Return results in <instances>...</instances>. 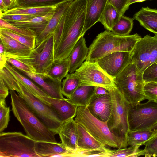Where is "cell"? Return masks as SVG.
<instances>
[{
	"instance_id": "9c48e42d",
	"label": "cell",
	"mask_w": 157,
	"mask_h": 157,
	"mask_svg": "<svg viewBox=\"0 0 157 157\" xmlns=\"http://www.w3.org/2000/svg\"><path fill=\"white\" fill-rule=\"evenodd\" d=\"M24 63L33 73L46 74L54 61V43L53 34L42 42L36 44L26 56H12Z\"/></svg>"
},
{
	"instance_id": "5b68a950",
	"label": "cell",
	"mask_w": 157,
	"mask_h": 157,
	"mask_svg": "<svg viewBox=\"0 0 157 157\" xmlns=\"http://www.w3.org/2000/svg\"><path fill=\"white\" fill-rule=\"evenodd\" d=\"M75 120L105 146L122 148L121 141L110 131L107 121H103L97 118L90 113L86 106L78 107Z\"/></svg>"
},
{
	"instance_id": "d6986e66",
	"label": "cell",
	"mask_w": 157,
	"mask_h": 157,
	"mask_svg": "<svg viewBox=\"0 0 157 157\" xmlns=\"http://www.w3.org/2000/svg\"><path fill=\"white\" fill-rule=\"evenodd\" d=\"M35 150L39 157H74V152L67 150L61 143L36 142Z\"/></svg>"
},
{
	"instance_id": "9a60e30c",
	"label": "cell",
	"mask_w": 157,
	"mask_h": 157,
	"mask_svg": "<svg viewBox=\"0 0 157 157\" xmlns=\"http://www.w3.org/2000/svg\"><path fill=\"white\" fill-rule=\"evenodd\" d=\"M86 107L90 113L97 118L103 121H107L112 108V100L109 94H94Z\"/></svg>"
},
{
	"instance_id": "7c38bea8",
	"label": "cell",
	"mask_w": 157,
	"mask_h": 157,
	"mask_svg": "<svg viewBox=\"0 0 157 157\" xmlns=\"http://www.w3.org/2000/svg\"><path fill=\"white\" fill-rule=\"evenodd\" d=\"M74 74L79 79L80 85L99 86L106 89L116 86L114 79L95 61L86 60L76 70Z\"/></svg>"
},
{
	"instance_id": "ac0fdd59",
	"label": "cell",
	"mask_w": 157,
	"mask_h": 157,
	"mask_svg": "<svg viewBox=\"0 0 157 157\" xmlns=\"http://www.w3.org/2000/svg\"><path fill=\"white\" fill-rule=\"evenodd\" d=\"M107 3V0H86L82 36H84L86 32L96 23L99 22Z\"/></svg>"
},
{
	"instance_id": "4dcf8cb0",
	"label": "cell",
	"mask_w": 157,
	"mask_h": 157,
	"mask_svg": "<svg viewBox=\"0 0 157 157\" xmlns=\"http://www.w3.org/2000/svg\"><path fill=\"white\" fill-rule=\"evenodd\" d=\"M153 134L151 130H129L127 138V145L140 146L145 145Z\"/></svg>"
},
{
	"instance_id": "f546056e",
	"label": "cell",
	"mask_w": 157,
	"mask_h": 157,
	"mask_svg": "<svg viewBox=\"0 0 157 157\" xmlns=\"http://www.w3.org/2000/svg\"><path fill=\"white\" fill-rule=\"evenodd\" d=\"M121 16L114 6L107 2L99 22L103 25L107 30L111 31Z\"/></svg>"
},
{
	"instance_id": "603a6c76",
	"label": "cell",
	"mask_w": 157,
	"mask_h": 157,
	"mask_svg": "<svg viewBox=\"0 0 157 157\" xmlns=\"http://www.w3.org/2000/svg\"><path fill=\"white\" fill-rule=\"evenodd\" d=\"M132 19L147 30L157 34V10L142 7L134 14Z\"/></svg>"
},
{
	"instance_id": "44dd1931",
	"label": "cell",
	"mask_w": 157,
	"mask_h": 157,
	"mask_svg": "<svg viewBox=\"0 0 157 157\" xmlns=\"http://www.w3.org/2000/svg\"><path fill=\"white\" fill-rule=\"evenodd\" d=\"M77 126L78 131V149L101 151L106 150L107 148L105 146L95 139L82 126L77 123Z\"/></svg>"
},
{
	"instance_id": "ee69618b",
	"label": "cell",
	"mask_w": 157,
	"mask_h": 157,
	"mask_svg": "<svg viewBox=\"0 0 157 157\" xmlns=\"http://www.w3.org/2000/svg\"><path fill=\"white\" fill-rule=\"evenodd\" d=\"M128 0H107V2L116 9L121 15H123L128 10L126 7Z\"/></svg>"
},
{
	"instance_id": "836d02e7",
	"label": "cell",
	"mask_w": 157,
	"mask_h": 157,
	"mask_svg": "<svg viewBox=\"0 0 157 157\" xmlns=\"http://www.w3.org/2000/svg\"><path fill=\"white\" fill-rule=\"evenodd\" d=\"M140 146H131L130 147L118 149L116 150L109 149L108 152V157H136L144 155V150H140Z\"/></svg>"
},
{
	"instance_id": "f35d334b",
	"label": "cell",
	"mask_w": 157,
	"mask_h": 157,
	"mask_svg": "<svg viewBox=\"0 0 157 157\" xmlns=\"http://www.w3.org/2000/svg\"><path fill=\"white\" fill-rule=\"evenodd\" d=\"M143 90L146 99L157 100V82H144Z\"/></svg>"
},
{
	"instance_id": "83f0119b",
	"label": "cell",
	"mask_w": 157,
	"mask_h": 157,
	"mask_svg": "<svg viewBox=\"0 0 157 157\" xmlns=\"http://www.w3.org/2000/svg\"><path fill=\"white\" fill-rule=\"evenodd\" d=\"M4 67L22 82L33 95L40 99L42 97H49L34 82L25 75H22L19 70L9 63L7 62Z\"/></svg>"
},
{
	"instance_id": "d4e9b609",
	"label": "cell",
	"mask_w": 157,
	"mask_h": 157,
	"mask_svg": "<svg viewBox=\"0 0 157 157\" xmlns=\"http://www.w3.org/2000/svg\"><path fill=\"white\" fill-rule=\"evenodd\" d=\"M96 87L80 85L70 98L65 99L78 107L86 106L94 94Z\"/></svg>"
},
{
	"instance_id": "f6af8a7d",
	"label": "cell",
	"mask_w": 157,
	"mask_h": 157,
	"mask_svg": "<svg viewBox=\"0 0 157 157\" xmlns=\"http://www.w3.org/2000/svg\"><path fill=\"white\" fill-rule=\"evenodd\" d=\"M9 89L3 80L0 78V99H5L9 94Z\"/></svg>"
},
{
	"instance_id": "8d00e7d4",
	"label": "cell",
	"mask_w": 157,
	"mask_h": 157,
	"mask_svg": "<svg viewBox=\"0 0 157 157\" xmlns=\"http://www.w3.org/2000/svg\"><path fill=\"white\" fill-rule=\"evenodd\" d=\"M0 28L7 29L22 35L36 37V33L28 29L20 28L14 25L3 19L0 18Z\"/></svg>"
},
{
	"instance_id": "4316f807",
	"label": "cell",
	"mask_w": 157,
	"mask_h": 157,
	"mask_svg": "<svg viewBox=\"0 0 157 157\" xmlns=\"http://www.w3.org/2000/svg\"><path fill=\"white\" fill-rule=\"evenodd\" d=\"M62 3L48 6L24 7H15L9 9L3 13H0V15L2 16L5 15L21 14L33 15L36 17L42 16L54 11L59 5Z\"/></svg>"
},
{
	"instance_id": "30bf717a",
	"label": "cell",
	"mask_w": 157,
	"mask_h": 157,
	"mask_svg": "<svg viewBox=\"0 0 157 157\" xmlns=\"http://www.w3.org/2000/svg\"><path fill=\"white\" fill-rule=\"evenodd\" d=\"M128 116L129 130H151L157 125V100L129 105Z\"/></svg>"
},
{
	"instance_id": "d6a6232c",
	"label": "cell",
	"mask_w": 157,
	"mask_h": 157,
	"mask_svg": "<svg viewBox=\"0 0 157 157\" xmlns=\"http://www.w3.org/2000/svg\"><path fill=\"white\" fill-rule=\"evenodd\" d=\"M133 20L132 18L123 15H121L111 31L118 35L124 36L129 35L133 28Z\"/></svg>"
},
{
	"instance_id": "277c9868",
	"label": "cell",
	"mask_w": 157,
	"mask_h": 157,
	"mask_svg": "<svg viewBox=\"0 0 157 157\" xmlns=\"http://www.w3.org/2000/svg\"><path fill=\"white\" fill-rule=\"evenodd\" d=\"M107 90L112 102L111 111L107 122L108 126L112 133L121 141L122 148L127 147L129 131L128 115L130 104L117 86Z\"/></svg>"
},
{
	"instance_id": "2e32d148",
	"label": "cell",
	"mask_w": 157,
	"mask_h": 157,
	"mask_svg": "<svg viewBox=\"0 0 157 157\" xmlns=\"http://www.w3.org/2000/svg\"><path fill=\"white\" fill-rule=\"evenodd\" d=\"M43 102L51 106L56 112L63 123L76 116L78 107L67 101L65 98L62 99L42 97Z\"/></svg>"
},
{
	"instance_id": "11a10c76",
	"label": "cell",
	"mask_w": 157,
	"mask_h": 157,
	"mask_svg": "<svg viewBox=\"0 0 157 157\" xmlns=\"http://www.w3.org/2000/svg\"><path fill=\"white\" fill-rule=\"evenodd\" d=\"M12 0L13 2V4H14V7H15V6L16 4V2L17 0Z\"/></svg>"
},
{
	"instance_id": "7bdbcfd3",
	"label": "cell",
	"mask_w": 157,
	"mask_h": 157,
	"mask_svg": "<svg viewBox=\"0 0 157 157\" xmlns=\"http://www.w3.org/2000/svg\"><path fill=\"white\" fill-rule=\"evenodd\" d=\"M7 62L20 71L33 72L29 67L21 61L14 58L6 57Z\"/></svg>"
},
{
	"instance_id": "8fae6325",
	"label": "cell",
	"mask_w": 157,
	"mask_h": 157,
	"mask_svg": "<svg viewBox=\"0 0 157 157\" xmlns=\"http://www.w3.org/2000/svg\"><path fill=\"white\" fill-rule=\"evenodd\" d=\"M130 63L134 64L143 73L157 62V34L153 36L145 35L136 44L130 52Z\"/></svg>"
},
{
	"instance_id": "681fc988",
	"label": "cell",
	"mask_w": 157,
	"mask_h": 157,
	"mask_svg": "<svg viewBox=\"0 0 157 157\" xmlns=\"http://www.w3.org/2000/svg\"><path fill=\"white\" fill-rule=\"evenodd\" d=\"M9 9L14 7V5L12 0H2Z\"/></svg>"
},
{
	"instance_id": "ab89813d",
	"label": "cell",
	"mask_w": 157,
	"mask_h": 157,
	"mask_svg": "<svg viewBox=\"0 0 157 157\" xmlns=\"http://www.w3.org/2000/svg\"><path fill=\"white\" fill-rule=\"evenodd\" d=\"M142 74L144 82H157V62L147 68Z\"/></svg>"
},
{
	"instance_id": "f5cc1de1",
	"label": "cell",
	"mask_w": 157,
	"mask_h": 157,
	"mask_svg": "<svg viewBox=\"0 0 157 157\" xmlns=\"http://www.w3.org/2000/svg\"><path fill=\"white\" fill-rule=\"evenodd\" d=\"M153 132H157V125L155 126L151 130Z\"/></svg>"
},
{
	"instance_id": "bcb514c9",
	"label": "cell",
	"mask_w": 157,
	"mask_h": 157,
	"mask_svg": "<svg viewBox=\"0 0 157 157\" xmlns=\"http://www.w3.org/2000/svg\"><path fill=\"white\" fill-rule=\"evenodd\" d=\"M109 92L105 88L99 86H96L94 94L96 95H103L109 94Z\"/></svg>"
},
{
	"instance_id": "7a4b0ae2",
	"label": "cell",
	"mask_w": 157,
	"mask_h": 157,
	"mask_svg": "<svg viewBox=\"0 0 157 157\" xmlns=\"http://www.w3.org/2000/svg\"><path fill=\"white\" fill-rule=\"evenodd\" d=\"M12 111L28 136L36 142L57 143L54 132L49 129L15 91H10Z\"/></svg>"
},
{
	"instance_id": "cb8c5ba5",
	"label": "cell",
	"mask_w": 157,
	"mask_h": 157,
	"mask_svg": "<svg viewBox=\"0 0 157 157\" xmlns=\"http://www.w3.org/2000/svg\"><path fill=\"white\" fill-rule=\"evenodd\" d=\"M72 1L61 4L55 9L53 16L48 23L43 31L36 37V44L42 42L53 33L66 8Z\"/></svg>"
},
{
	"instance_id": "484cf974",
	"label": "cell",
	"mask_w": 157,
	"mask_h": 157,
	"mask_svg": "<svg viewBox=\"0 0 157 157\" xmlns=\"http://www.w3.org/2000/svg\"><path fill=\"white\" fill-rule=\"evenodd\" d=\"M55 10L46 15L35 17L28 20L10 23L20 28L31 29L36 33L37 36L43 31L53 16Z\"/></svg>"
},
{
	"instance_id": "c3c4849f",
	"label": "cell",
	"mask_w": 157,
	"mask_h": 157,
	"mask_svg": "<svg viewBox=\"0 0 157 157\" xmlns=\"http://www.w3.org/2000/svg\"><path fill=\"white\" fill-rule=\"evenodd\" d=\"M9 9L2 0H0V13H3Z\"/></svg>"
},
{
	"instance_id": "db71d44e",
	"label": "cell",
	"mask_w": 157,
	"mask_h": 157,
	"mask_svg": "<svg viewBox=\"0 0 157 157\" xmlns=\"http://www.w3.org/2000/svg\"><path fill=\"white\" fill-rule=\"evenodd\" d=\"M154 137H157V132H153V134L152 135V136H151L150 139H151V138H153Z\"/></svg>"
},
{
	"instance_id": "7dc6e473",
	"label": "cell",
	"mask_w": 157,
	"mask_h": 157,
	"mask_svg": "<svg viewBox=\"0 0 157 157\" xmlns=\"http://www.w3.org/2000/svg\"><path fill=\"white\" fill-rule=\"evenodd\" d=\"M6 63V58L5 55L0 54V69H3Z\"/></svg>"
},
{
	"instance_id": "f1b7e54d",
	"label": "cell",
	"mask_w": 157,
	"mask_h": 157,
	"mask_svg": "<svg viewBox=\"0 0 157 157\" xmlns=\"http://www.w3.org/2000/svg\"><path fill=\"white\" fill-rule=\"evenodd\" d=\"M69 65L67 58L54 60L46 74L51 78L61 82L68 74Z\"/></svg>"
},
{
	"instance_id": "4fadbf2b",
	"label": "cell",
	"mask_w": 157,
	"mask_h": 157,
	"mask_svg": "<svg viewBox=\"0 0 157 157\" xmlns=\"http://www.w3.org/2000/svg\"><path fill=\"white\" fill-rule=\"evenodd\" d=\"M99 66L114 79L130 63V52H113L95 61Z\"/></svg>"
},
{
	"instance_id": "f907efd6",
	"label": "cell",
	"mask_w": 157,
	"mask_h": 157,
	"mask_svg": "<svg viewBox=\"0 0 157 157\" xmlns=\"http://www.w3.org/2000/svg\"><path fill=\"white\" fill-rule=\"evenodd\" d=\"M147 0H128L126 7L127 9H128L129 6L131 4L136 2H142Z\"/></svg>"
},
{
	"instance_id": "52a82bcc",
	"label": "cell",
	"mask_w": 157,
	"mask_h": 157,
	"mask_svg": "<svg viewBox=\"0 0 157 157\" xmlns=\"http://www.w3.org/2000/svg\"><path fill=\"white\" fill-rule=\"evenodd\" d=\"M15 77L17 82L15 91L41 121L56 134H58L63 123L56 112L50 105L33 95L22 82Z\"/></svg>"
},
{
	"instance_id": "5bb4252c",
	"label": "cell",
	"mask_w": 157,
	"mask_h": 157,
	"mask_svg": "<svg viewBox=\"0 0 157 157\" xmlns=\"http://www.w3.org/2000/svg\"><path fill=\"white\" fill-rule=\"evenodd\" d=\"M20 71L40 86L49 97L60 99L64 98L61 91V82L51 78L46 74Z\"/></svg>"
},
{
	"instance_id": "8992f818",
	"label": "cell",
	"mask_w": 157,
	"mask_h": 157,
	"mask_svg": "<svg viewBox=\"0 0 157 157\" xmlns=\"http://www.w3.org/2000/svg\"><path fill=\"white\" fill-rule=\"evenodd\" d=\"M114 79L117 87L130 105H135L146 99L142 73L134 64L129 63Z\"/></svg>"
},
{
	"instance_id": "816d5d0a",
	"label": "cell",
	"mask_w": 157,
	"mask_h": 157,
	"mask_svg": "<svg viewBox=\"0 0 157 157\" xmlns=\"http://www.w3.org/2000/svg\"><path fill=\"white\" fill-rule=\"evenodd\" d=\"M0 54L5 55V49L3 44L0 40Z\"/></svg>"
},
{
	"instance_id": "e575fe53",
	"label": "cell",
	"mask_w": 157,
	"mask_h": 157,
	"mask_svg": "<svg viewBox=\"0 0 157 157\" xmlns=\"http://www.w3.org/2000/svg\"><path fill=\"white\" fill-rule=\"evenodd\" d=\"M71 0H17L15 7H24L52 6Z\"/></svg>"
},
{
	"instance_id": "ba28073f",
	"label": "cell",
	"mask_w": 157,
	"mask_h": 157,
	"mask_svg": "<svg viewBox=\"0 0 157 157\" xmlns=\"http://www.w3.org/2000/svg\"><path fill=\"white\" fill-rule=\"evenodd\" d=\"M35 141L20 132L0 134V157H39L35 150Z\"/></svg>"
},
{
	"instance_id": "6da1fadb",
	"label": "cell",
	"mask_w": 157,
	"mask_h": 157,
	"mask_svg": "<svg viewBox=\"0 0 157 157\" xmlns=\"http://www.w3.org/2000/svg\"><path fill=\"white\" fill-rule=\"evenodd\" d=\"M86 0H73L53 33L54 60L67 59L82 36Z\"/></svg>"
},
{
	"instance_id": "1f68e13d",
	"label": "cell",
	"mask_w": 157,
	"mask_h": 157,
	"mask_svg": "<svg viewBox=\"0 0 157 157\" xmlns=\"http://www.w3.org/2000/svg\"><path fill=\"white\" fill-rule=\"evenodd\" d=\"M80 81L74 73L68 74L62 82L63 95L69 98L80 85Z\"/></svg>"
},
{
	"instance_id": "3957f363",
	"label": "cell",
	"mask_w": 157,
	"mask_h": 157,
	"mask_svg": "<svg viewBox=\"0 0 157 157\" xmlns=\"http://www.w3.org/2000/svg\"><path fill=\"white\" fill-rule=\"evenodd\" d=\"M141 38L137 33L122 36L106 30L98 34L89 46L86 60L95 61L115 52H130Z\"/></svg>"
},
{
	"instance_id": "60d3db41",
	"label": "cell",
	"mask_w": 157,
	"mask_h": 157,
	"mask_svg": "<svg viewBox=\"0 0 157 157\" xmlns=\"http://www.w3.org/2000/svg\"><path fill=\"white\" fill-rule=\"evenodd\" d=\"M145 145L144 150L145 157H157V137L151 138Z\"/></svg>"
},
{
	"instance_id": "7402d4cb",
	"label": "cell",
	"mask_w": 157,
	"mask_h": 157,
	"mask_svg": "<svg viewBox=\"0 0 157 157\" xmlns=\"http://www.w3.org/2000/svg\"><path fill=\"white\" fill-rule=\"evenodd\" d=\"M0 39L4 47L6 57L28 56L32 50L12 38L0 32Z\"/></svg>"
},
{
	"instance_id": "b9f144b4",
	"label": "cell",
	"mask_w": 157,
	"mask_h": 157,
	"mask_svg": "<svg viewBox=\"0 0 157 157\" xmlns=\"http://www.w3.org/2000/svg\"><path fill=\"white\" fill-rule=\"evenodd\" d=\"M35 17L34 16L30 15L15 14L2 15L0 16V18L11 23L15 22L28 20Z\"/></svg>"
},
{
	"instance_id": "e0dca14e",
	"label": "cell",
	"mask_w": 157,
	"mask_h": 157,
	"mask_svg": "<svg viewBox=\"0 0 157 157\" xmlns=\"http://www.w3.org/2000/svg\"><path fill=\"white\" fill-rule=\"evenodd\" d=\"M58 134L64 147L74 152L78 149V131L77 123L73 118L63 123Z\"/></svg>"
},
{
	"instance_id": "d590c367",
	"label": "cell",
	"mask_w": 157,
	"mask_h": 157,
	"mask_svg": "<svg viewBox=\"0 0 157 157\" xmlns=\"http://www.w3.org/2000/svg\"><path fill=\"white\" fill-rule=\"evenodd\" d=\"M0 32L12 38L21 43L33 49L36 45V37L26 36L0 28Z\"/></svg>"
},
{
	"instance_id": "ffe728a7",
	"label": "cell",
	"mask_w": 157,
	"mask_h": 157,
	"mask_svg": "<svg viewBox=\"0 0 157 157\" xmlns=\"http://www.w3.org/2000/svg\"><path fill=\"white\" fill-rule=\"evenodd\" d=\"M88 51L84 36H81L67 58L70 73H74L86 59Z\"/></svg>"
},
{
	"instance_id": "74e56055",
	"label": "cell",
	"mask_w": 157,
	"mask_h": 157,
	"mask_svg": "<svg viewBox=\"0 0 157 157\" xmlns=\"http://www.w3.org/2000/svg\"><path fill=\"white\" fill-rule=\"evenodd\" d=\"M10 108L7 107L5 99H0V132L7 127L10 121Z\"/></svg>"
}]
</instances>
